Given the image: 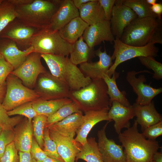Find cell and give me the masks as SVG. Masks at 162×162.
<instances>
[{"label": "cell", "instance_id": "cell-42", "mask_svg": "<svg viewBox=\"0 0 162 162\" xmlns=\"http://www.w3.org/2000/svg\"><path fill=\"white\" fill-rule=\"evenodd\" d=\"M14 70V67L4 58L0 53V83L5 85L8 76Z\"/></svg>", "mask_w": 162, "mask_h": 162}, {"label": "cell", "instance_id": "cell-21", "mask_svg": "<svg viewBox=\"0 0 162 162\" xmlns=\"http://www.w3.org/2000/svg\"><path fill=\"white\" fill-rule=\"evenodd\" d=\"M79 16L78 9L74 6L72 0H62L47 28L52 31H59L71 20Z\"/></svg>", "mask_w": 162, "mask_h": 162}, {"label": "cell", "instance_id": "cell-53", "mask_svg": "<svg viewBox=\"0 0 162 162\" xmlns=\"http://www.w3.org/2000/svg\"><path fill=\"white\" fill-rule=\"evenodd\" d=\"M2 130V128L0 126V134Z\"/></svg>", "mask_w": 162, "mask_h": 162}, {"label": "cell", "instance_id": "cell-31", "mask_svg": "<svg viewBox=\"0 0 162 162\" xmlns=\"http://www.w3.org/2000/svg\"><path fill=\"white\" fill-rule=\"evenodd\" d=\"M123 4L131 9L139 18L158 17L152 10L146 0H120Z\"/></svg>", "mask_w": 162, "mask_h": 162}, {"label": "cell", "instance_id": "cell-50", "mask_svg": "<svg viewBox=\"0 0 162 162\" xmlns=\"http://www.w3.org/2000/svg\"><path fill=\"white\" fill-rule=\"evenodd\" d=\"M92 0H72L73 3L78 9L83 4L91 1Z\"/></svg>", "mask_w": 162, "mask_h": 162}, {"label": "cell", "instance_id": "cell-44", "mask_svg": "<svg viewBox=\"0 0 162 162\" xmlns=\"http://www.w3.org/2000/svg\"><path fill=\"white\" fill-rule=\"evenodd\" d=\"M116 0H98L104 14L105 19L110 21L112 12Z\"/></svg>", "mask_w": 162, "mask_h": 162}, {"label": "cell", "instance_id": "cell-6", "mask_svg": "<svg viewBox=\"0 0 162 162\" xmlns=\"http://www.w3.org/2000/svg\"><path fill=\"white\" fill-rule=\"evenodd\" d=\"M31 46L33 52L41 54L68 56L73 50V44L60 36L58 31L47 28L39 30L33 37Z\"/></svg>", "mask_w": 162, "mask_h": 162}, {"label": "cell", "instance_id": "cell-5", "mask_svg": "<svg viewBox=\"0 0 162 162\" xmlns=\"http://www.w3.org/2000/svg\"><path fill=\"white\" fill-rule=\"evenodd\" d=\"M107 87L102 78L92 80L79 90L70 91L71 98L84 112L91 110H109L111 105L107 93Z\"/></svg>", "mask_w": 162, "mask_h": 162}, {"label": "cell", "instance_id": "cell-14", "mask_svg": "<svg viewBox=\"0 0 162 162\" xmlns=\"http://www.w3.org/2000/svg\"><path fill=\"white\" fill-rule=\"evenodd\" d=\"M137 17L129 7L116 0L112 8L110 21L112 33L115 39H120L125 28Z\"/></svg>", "mask_w": 162, "mask_h": 162}, {"label": "cell", "instance_id": "cell-18", "mask_svg": "<svg viewBox=\"0 0 162 162\" xmlns=\"http://www.w3.org/2000/svg\"><path fill=\"white\" fill-rule=\"evenodd\" d=\"M51 138L56 143L58 154L64 162H75L82 145L74 138L64 136L49 130Z\"/></svg>", "mask_w": 162, "mask_h": 162}, {"label": "cell", "instance_id": "cell-7", "mask_svg": "<svg viewBox=\"0 0 162 162\" xmlns=\"http://www.w3.org/2000/svg\"><path fill=\"white\" fill-rule=\"evenodd\" d=\"M6 80V93L2 104L7 111L24 104L34 101L41 97L39 93L24 85L17 77L11 74Z\"/></svg>", "mask_w": 162, "mask_h": 162}, {"label": "cell", "instance_id": "cell-28", "mask_svg": "<svg viewBox=\"0 0 162 162\" xmlns=\"http://www.w3.org/2000/svg\"><path fill=\"white\" fill-rule=\"evenodd\" d=\"M72 101L68 98L53 100L41 98L32 103L33 108L38 114L43 115L48 117L54 113L64 105Z\"/></svg>", "mask_w": 162, "mask_h": 162}, {"label": "cell", "instance_id": "cell-3", "mask_svg": "<svg viewBox=\"0 0 162 162\" xmlns=\"http://www.w3.org/2000/svg\"><path fill=\"white\" fill-rule=\"evenodd\" d=\"M51 74L69 87L70 91H76L87 86L92 81L85 76L77 65L73 64L68 56L41 54Z\"/></svg>", "mask_w": 162, "mask_h": 162}, {"label": "cell", "instance_id": "cell-51", "mask_svg": "<svg viewBox=\"0 0 162 162\" xmlns=\"http://www.w3.org/2000/svg\"><path fill=\"white\" fill-rule=\"evenodd\" d=\"M42 162H61L53 158L47 156Z\"/></svg>", "mask_w": 162, "mask_h": 162}, {"label": "cell", "instance_id": "cell-56", "mask_svg": "<svg viewBox=\"0 0 162 162\" xmlns=\"http://www.w3.org/2000/svg\"><path fill=\"white\" fill-rule=\"evenodd\" d=\"M75 162H77L76 161H75Z\"/></svg>", "mask_w": 162, "mask_h": 162}, {"label": "cell", "instance_id": "cell-19", "mask_svg": "<svg viewBox=\"0 0 162 162\" xmlns=\"http://www.w3.org/2000/svg\"><path fill=\"white\" fill-rule=\"evenodd\" d=\"M33 52L31 46L22 50L12 40L6 38H0V53L15 69L25 61L28 55Z\"/></svg>", "mask_w": 162, "mask_h": 162}, {"label": "cell", "instance_id": "cell-40", "mask_svg": "<svg viewBox=\"0 0 162 162\" xmlns=\"http://www.w3.org/2000/svg\"><path fill=\"white\" fill-rule=\"evenodd\" d=\"M0 162H20L18 151L14 141L6 147L4 153L0 158Z\"/></svg>", "mask_w": 162, "mask_h": 162}, {"label": "cell", "instance_id": "cell-37", "mask_svg": "<svg viewBox=\"0 0 162 162\" xmlns=\"http://www.w3.org/2000/svg\"><path fill=\"white\" fill-rule=\"evenodd\" d=\"M7 111L0 103V126L2 129H13L23 119L20 116L10 117Z\"/></svg>", "mask_w": 162, "mask_h": 162}, {"label": "cell", "instance_id": "cell-35", "mask_svg": "<svg viewBox=\"0 0 162 162\" xmlns=\"http://www.w3.org/2000/svg\"><path fill=\"white\" fill-rule=\"evenodd\" d=\"M49 131V129L48 128H45L43 138V150L47 156L61 162H64L58 154L56 143L50 137Z\"/></svg>", "mask_w": 162, "mask_h": 162}, {"label": "cell", "instance_id": "cell-48", "mask_svg": "<svg viewBox=\"0 0 162 162\" xmlns=\"http://www.w3.org/2000/svg\"><path fill=\"white\" fill-rule=\"evenodd\" d=\"M153 162H162V152H157L153 154L152 159Z\"/></svg>", "mask_w": 162, "mask_h": 162}, {"label": "cell", "instance_id": "cell-9", "mask_svg": "<svg viewBox=\"0 0 162 162\" xmlns=\"http://www.w3.org/2000/svg\"><path fill=\"white\" fill-rule=\"evenodd\" d=\"M41 58L39 53H31L22 64L11 74L20 79L26 86L32 88L38 76L47 72L41 63Z\"/></svg>", "mask_w": 162, "mask_h": 162}, {"label": "cell", "instance_id": "cell-29", "mask_svg": "<svg viewBox=\"0 0 162 162\" xmlns=\"http://www.w3.org/2000/svg\"><path fill=\"white\" fill-rule=\"evenodd\" d=\"M119 73L115 72L110 77L107 74H104L102 79L107 87V93L112 104L113 101H116L122 105L126 107L131 105L126 97L124 91H120L116 84V80L119 76Z\"/></svg>", "mask_w": 162, "mask_h": 162}, {"label": "cell", "instance_id": "cell-23", "mask_svg": "<svg viewBox=\"0 0 162 162\" xmlns=\"http://www.w3.org/2000/svg\"><path fill=\"white\" fill-rule=\"evenodd\" d=\"M14 142L18 152H30L32 142L33 131L32 122L26 118L14 128Z\"/></svg>", "mask_w": 162, "mask_h": 162}, {"label": "cell", "instance_id": "cell-10", "mask_svg": "<svg viewBox=\"0 0 162 162\" xmlns=\"http://www.w3.org/2000/svg\"><path fill=\"white\" fill-rule=\"evenodd\" d=\"M40 75L38 87L41 99L53 100L68 98L71 99L70 91L64 82L47 72Z\"/></svg>", "mask_w": 162, "mask_h": 162}, {"label": "cell", "instance_id": "cell-36", "mask_svg": "<svg viewBox=\"0 0 162 162\" xmlns=\"http://www.w3.org/2000/svg\"><path fill=\"white\" fill-rule=\"evenodd\" d=\"M141 64L154 72L153 78L157 80L162 79V64L151 56L138 57Z\"/></svg>", "mask_w": 162, "mask_h": 162}, {"label": "cell", "instance_id": "cell-17", "mask_svg": "<svg viewBox=\"0 0 162 162\" xmlns=\"http://www.w3.org/2000/svg\"><path fill=\"white\" fill-rule=\"evenodd\" d=\"M109 110H91L84 112L81 125L77 131L75 141L83 145L87 142L88 135L97 123L104 121L110 122L112 121L108 116Z\"/></svg>", "mask_w": 162, "mask_h": 162}, {"label": "cell", "instance_id": "cell-22", "mask_svg": "<svg viewBox=\"0 0 162 162\" xmlns=\"http://www.w3.org/2000/svg\"><path fill=\"white\" fill-rule=\"evenodd\" d=\"M132 106L136 117L135 120L142 132L149 126L162 121V116L155 109L153 101L144 105L135 103Z\"/></svg>", "mask_w": 162, "mask_h": 162}, {"label": "cell", "instance_id": "cell-11", "mask_svg": "<svg viewBox=\"0 0 162 162\" xmlns=\"http://www.w3.org/2000/svg\"><path fill=\"white\" fill-rule=\"evenodd\" d=\"M151 73L147 70L136 72L135 70L128 71L126 74V80L132 87L134 92L137 95L136 104L144 105L150 104L156 96L161 93L162 88H155L145 83L146 80L144 75L141 74L138 77L136 75L141 73Z\"/></svg>", "mask_w": 162, "mask_h": 162}, {"label": "cell", "instance_id": "cell-20", "mask_svg": "<svg viewBox=\"0 0 162 162\" xmlns=\"http://www.w3.org/2000/svg\"><path fill=\"white\" fill-rule=\"evenodd\" d=\"M109 118L114 121V128L116 132L119 134L124 128L127 129L130 126V120L135 116L132 105L125 106L116 101H113L108 112Z\"/></svg>", "mask_w": 162, "mask_h": 162}, {"label": "cell", "instance_id": "cell-4", "mask_svg": "<svg viewBox=\"0 0 162 162\" xmlns=\"http://www.w3.org/2000/svg\"><path fill=\"white\" fill-rule=\"evenodd\" d=\"M62 0H33L16 7V19L25 24L40 30L47 28Z\"/></svg>", "mask_w": 162, "mask_h": 162}, {"label": "cell", "instance_id": "cell-43", "mask_svg": "<svg viewBox=\"0 0 162 162\" xmlns=\"http://www.w3.org/2000/svg\"><path fill=\"white\" fill-rule=\"evenodd\" d=\"M30 153L32 158L37 162H42L47 156L33 137Z\"/></svg>", "mask_w": 162, "mask_h": 162}, {"label": "cell", "instance_id": "cell-41", "mask_svg": "<svg viewBox=\"0 0 162 162\" xmlns=\"http://www.w3.org/2000/svg\"><path fill=\"white\" fill-rule=\"evenodd\" d=\"M142 132V134L147 139L156 140L157 137L162 135V121L149 126Z\"/></svg>", "mask_w": 162, "mask_h": 162}, {"label": "cell", "instance_id": "cell-32", "mask_svg": "<svg viewBox=\"0 0 162 162\" xmlns=\"http://www.w3.org/2000/svg\"><path fill=\"white\" fill-rule=\"evenodd\" d=\"M80 110L78 104L74 101L66 104L59 108L56 112L47 117L46 127L59 122L71 114Z\"/></svg>", "mask_w": 162, "mask_h": 162}, {"label": "cell", "instance_id": "cell-8", "mask_svg": "<svg viewBox=\"0 0 162 162\" xmlns=\"http://www.w3.org/2000/svg\"><path fill=\"white\" fill-rule=\"evenodd\" d=\"M113 42L114 50L111 56L112 60L115 61L107 74L110 77L116 72L118 65L124 62L136 57H156L158 56L159 49L153 43L142 46H136L124 44L118 39H115Z\"/></svg>", "mask_w": 162, "mask_h": 162}, {"label": "cell", "instance_id": "cell-57", "mask_svg": "<svg viewBox=\"0 0 162 162\" xmlns=\"http://www.w3.org/2000/svg\"></svg>", "mask_w": 162, "mask_h": 162}, {"label": "cell", "instance_id": "cell-16", "mask_svg": "<svg viewBox=\"0 0 162 162\" xmlns=\"http://www.w3.org/2000/svg\"><path fill=\"white\" fill-rule=\"evenodd\" d=\"M101 48L100 47L95 51V56L99 58L98 61L86 62L80 64L79 68L85 76L92 80L102 78L103 75L107 74L113 64L112 56L107 54L105 49L102 52Z\"/></svg>", "mask_w": 162, "mask_h": 162}, {"label": "cell", "instance_id": "cell-27", "mask_svg": "<svg viewBox=\"0 0 162 162\" xmlns=\"http://www.w3.org/2000/svg\"><path fill=\"white\" fill-rule=\"evenodd\" d=\"M95 51L94 48L90 47L84 41L82 36L73 44V50L70 54L69 59L76 65L90 62L95 56Z\"/></svg>", "mask_w": 162, "mask_h": 162}, {"label": "cell", "instance_id": "cell-13", "mask_svg": "<svg viewBox=\"0 0 162 162\" xmlns=\"http://www.w3.org/2000/svg\"><path fill=\"white\" fill-rule=\"evenodd\" d=\"M107 122L97 133L98 147L104 162H126V155L122 146L107 137L106 130Z\"/></svg>", "mask_w": 162, "mask_h": 162}, {"label": "cell", "instance_id": "cell-39", "mask_svg": "<svg viewBox=\"0 0 162 162\" xmlns=\"http://www.w3.org/2000/svg\"><path fill=\"white\" fill-rule=\"evenodd\" d=\"M13 129H2L0 134V158L3 156L7 146L14 141Z\"/></svg>", "mask_w": 162, "mask_h": 162}, {"label": "cell", "instance_id": "cell-54", "mask_svg": "<svg viewBox=\"0 0 162 162\" xmlns=\"http://www.w3.org/2000/svg\"><path fill=\"white\" fill-rule=\"evenodd\" d=\"M2 1V0H0V2Z\"/></svg>", "mask_w": 162, "mask_h": 162}, {"label": "cell", "instance_id": "cell-49", "mask_svg": "<svg viewBox=\"0 0 162 162\" xmlns=\"http://www.w3.org/2000/svg\"><path fill=\"white\" fill-rule=\"evenodd\" d=\"M5 85H2L0 83V103L1 104H2L3 101L6 93Z\"/></svg>", "mask_w": 162, "mask_h": 162}, {"label": "cell", "instance_id": "cell-46", "mask_svg": "<svg viewBox=\"0 0 162 162\" xmlns=\"http://www.w3.org/2000/svg\"><path fill=\"white\" fill-rule=\"evenodd\" d=\"M151 9L152 11L160 19H161L162 14V4L161 3H156L153 5L151 6Z\"/></svg>", "mask_w": 162, "mask_h": 162}, {"label": "cell", "instance_id": "cell-33", "mask_svg": "<svg viewBox=\"0 0 162 162\" xmlns=\"http://www.w3.org/2000/svg\"><path fill=\"white\" fill-rule=\"evenodd\" d=\"M16 18L15 6L10 0H2L0 2V33Z\"/></svg>", "mask_w": 162, "mask_h": 162}, {"label": "cell", "instance_id": "cell-25", "mask_svg": "<svg viewBox=\"0 0 162 162\" xmlns=\"http://www.w3.org/2000/svg\"><path fill=\"white\" fill-rule=\"evenodd\" d=\"M89 25L80 16L71 20L58 31L61 37L68 43L73 44L82 36Z\"/></svg>", "mask_w": 162, "mask_h": 162}, {"label": "cell", "instance_id": "cell-38", "mask_svg": "<svg viewBox=\"0 0 162 162\" xmlns=\"http://www.w3.org/2000/svg\"><path fill=\"white\" fill-rule=\"evenodd\" d=\"M32 102H29L22 104L14 109L7 112L9 116L19 115L26 117L30 122L38 115L33 107Z\"/></svg>", "mask_w": 162, "mask_h": 162}, {"label": "cell", "instance_id": "cell-30", "mask_svg": "<svg viewBox=\"0 0 162 162\" xmlns=\"http://www.w3.org/2000/svg\"><path fill=\"white\" fill-rule=\"evenodd\" d=\"M81 159L86 162H104L95 138H87V142L82 145L75 160Z\"/></svg>", "mask_w": 162, "mask_h": 162}, {"label": "cell", "instance_id": "cell-34", "mask_svg": "<svg viewBox=\"0 0 162 162\" xmlns=\"http://www.w3.org/2000/svg\"><path fill=\"white\" fill-rule=\"evenodd\" d=\"M47 117L41 114H38L32 121L33 135L40 147L43 148L44 132L47 121Z\"/></svg>", "mask_w": 162, "mask_h": 162}, {"label": "cell", "instance_id": "cell-1", "mask_svg": "<svg viewBox=\"0 0 162 162\" xmlns=\"http://www.w3.org/2000/svg\"><path fill=\"white\" fill-rule=\"evenodd\" d=\"M120 40L127 44L142 46L162 44V21L158 17H137L124 29Z\"/></svg>", "mask_w": 162, "mask_h": 162}, {"label": "cell", "instance_id": "cell-2", "mask_svg": "<svg viewBox=\"0 0 162 162\" xmlns=\"http://www.w3.org/2000/svg\"><path fill=\"white\" fill-rule=\"evenodd\" d=\"M135 120L132 126L118 134L124 152L126 162H150L154 154L160 148L158 141L146 138L139 132Z\"/></svg>", "mask_w": 162, "mask_h": 162}, {"label": "cell", "instance_id": "cell-15", "mask_svg": "<svg viewBox=\"0 0 162 162\" xmlns=\"http://www.w3.org/2000/svg\"><path fill=\"white\" fill-rule=\"evenodd\" d=\"M82 37L92 48L100 44L102 41L112 43L115 39L111 31L110 21L105 19L89 26L84 31Z\"/></svg>", "mask_w": 162, "mask_h": 162}, {"label": "cell", "instance_id": "cell-55", "mask_svg": "<svg viewBox=\"0 0 162 162\" xmlns=\"http://www.w3.org/2000/svg\"><path fill=\"white\" fill-rule=\"evenodd\" d=\"M150 162H153L152 161H151Z\"/></svg>", "mask_w": 162, "mask_h": 162}, {"label": "cell", "instance_id": "cell-12", "mask_svg": "<svg viewBox=\"0 0 162 162\" xmlns=\"http://www.w3.org/2000/svg\"><path fill=\"white\" fill-rule=\"evenodd\" d=\"M40 29L29 26L16 18L0 33V38L9 39L25 50L31 46L32 39Z\"/></svg>", "mask_w": 162, "mask_h": 162}, {"label": "cell", "instance_id": "cell-45", "mask_svg": "<svg viewBox=\"0 0 162 162\" xmlns=\"http://www.w3.org/2000/svg\"><path fill=\"white\" fill-rule=\"evenodd\" d=\"M20 162H37L32 157L30 152H18Z\"/></svg>", "mask_w": 162, "mask_h": 162}, {"label": "cell", "instance_id": "cell-47", "mask_svg": "<svg viewBox=\"0 0 162 162\" xmlns=\"http://www.w3.org/2000/svg\"><path fill=\"white\" fill-rule=\"evenodd\" d=\"M16 7L22 6L32 2L33 0H10Z\"/></svg>", "mask_w": 162, "mask_h": 162}, {"label": "cell", "instance_id": "cell-24", "mask_svg": "<svg viewBox=\"0 0 162 162\" xmlns=\"http://www.w3.org/2000/svg\"><path fill=\"white\" fill-rule=\"evenodd\" d=\"M83 116L82 112L80 110L47 128L64 136L74 138L81 125Z\"/></svg>", "mask_w": 162, "mask_h": 162}, {"label": "cell", "instance_id": "cell-52", "mask_svg": "<svg viewBox=\"0 0 162 162\" xmlns=\"http://www.w3.org/2000/svg\"><path fill=\"white\" fill-rule=\"evenodd\" d=\"M148 3L151 6H152L156 3V0H146Z\"/></svg>", "mask_w": 162, "mask_h": 162}, {"label": "cell", "instance_id": "cell-26", "mask_svg": "<svg viewBox=\"0 0 162 162\" xmlns=\"http://www.w3.org/2000/svg\"><path fill=\"white\" fill-rule=\"evenodd\" d=\"M80 17L89 26L105 20L103 9L98 0H92L78 9Z\"/></svg>", "mask_w": 162, "mask_h": 162}]
</instances>
